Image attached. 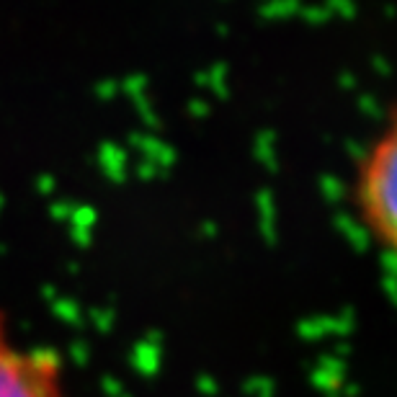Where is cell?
<instances>
[{
  "label": "cell",
  "mask_w": 397,
  "mask_h": 397,
  "mask_svg": "<svg viewBox=\"0 0 397 397\" xmlns=\"http://www.w3.org/2000/svg\"><path fill=\"white\" fill-rule=\"evenodd\" d=\"M0 397H70L60 353L21 341L0 315Z\"/></svg>",
  "instance_id": "obj_1"
},
{
  "label": "cell",
  "mask_w": 397,
  "mask_h": 397,
  "mask_svg": "<svg viewBox=\"0 0 397 397\" xmlns=\"http://www.w3.org/2000/svg\"><path fill=\"white\" fill-rule=\"evenodd\" d=\"M397 144L395 132L387 129L385 140L371 147L369 160L364 162V178L359 186V204L364 212L361 227L369 240L385 245V253H392L397 233Z\"/></svg>",
  "instance_id": "obj_2"
},
{
  "label": "cell",
  "mask_w": 397,
  "mask_h": 397,
  "mask_svg": "<svg viewBox=\"0 0 397 397\" xmlns=\"http://www.w3.org/2000/svg\"><path fill=\"white\" fill-rule=\"evenodd\" d=\"M129 144H132V147H137V150L142 153L144 160L153 162L155 168H160V171L176 162V153H173V147H168V144L162 142V140H158L155 135H132V137H129Z\"/></svg>",
  "instance_id": "obj_3"
},
{
  "label": "cell",
  "mask_w": 397,
  "mask_h": 397,
  "mask_svg": "<svg viewBox=\"0 0 397 397\" xmlns=\"http://www.w3.org/2000/svg\"><path fill=\"white\" fill-rule=\"evenodd\" d=\"M99 162L111 180H121L126 176V153L117 144H101Z\"/></svg>",
  "instance_id": "obj_4"
},
{
  "label": "cell",
  "mask_w": 397,
  "mask_h": 397,
  "mask_svg": "<svg viewBox=\"0 0 397 397\" xmlns=\"http://www.w3.org/2000/svg\"><path fill=\"white\" fill-rule=\"evenodd\" d=\"M253 150H255V158L269 168V171H276V135L273 132H261V135L255 137V144H253Z\"/></svg>",
  "instance_id": "obj_5"
},
{
  "label": "cell",
  "mask_w": 397,
  "mask_h": 397,
  "mask_svg": "<svg viewBox=\"0 0 397 397\" xmlns=\"http://www.w3.org/2000/svg\"><path fill=\"white\" fill-rule=\"evenodd\" d=\"M196 83L209 90H214L219 99H225L227 96V67L225 65H214V67H209V70L198 72Z\"/></svg>",
  "instance_id": "obj_6"
},
{
  "label": "cell",
  "mask_w": 397,
  "mask_h": 397,
  "mask_svg": "<svg viewBox=\"0 0 397 397\" xmlns=\"http://www.w3.org/2000/svg\"><path fill=\"white\" fill-rule=\"evenodd\" d=\"M297 10H302V3H299V0H269L261 8V16L289 18V16H294Z\"/></svg>",
  "instance_id": "obj_7"
},
{
  "label": "cell",
  "mask_w": 397,
  "mask_h": 397,
  "mask_svg": "<svg viewBox=\"0 0 397 397\" xmlns=\"http://www.w3.org/2000/svg\"><path fill=\"white\" fill-rule=\"evenodd\" d=\"M119 90H124L132 101L147 96V78L144 75H129L124 83H119Z\"/></svg>",
  "instance_id": "obj_8"
},
{
  "label": "cell",
  "mask_w": 397,
  "mask_h": 397,
  "mask_svg": "<svg viewBox=\"0 0 397 397\" xmlns=\"http://www.w3.org/2000/svg\"><path fill=\"white\" fill-rule=\"evenodd\" d=\"M325 8H328V13L330 16H341V18H353L356 16V3L353 0H328L325 3Z\"/></svg>",
  "instance_id": "obj_9"
},
{
  "label": "cell",
  "mask_w": 397,
  "mask_h": 397,
  "mask_svg": "<svg viewBox=\"0 0 397 397\" xmlns=\"http://www.w3.org/2000/svg\"><path fill=\"white\" fill-rule=\"evenodd\" d=\"M323 191H325V196L330 198V201H341L343 194H346V186H343V180L333 178V176H325V178H323Z\"/></svg>",
  "instance_id": "obj_10"
},
{
  "label": "cell",
  "mask_w": 397,
  "mask_h": 397,
  "mask_svg": "<svg viewBox=\"0 0 397 397\" xmlns=\"http://www.w3.org/2000/svg\"><path fill=\"white\" fill-rule=\"evenodd\" d=\"M302 16H305L310 24H325V21L330 18V13H328L325 6H310V8H302Z\"/></svg>",
  "instance_id": "obj_11"
},
{
  "label": "cell",
  "mask_w": 397,
  "mask_h": 397,
  "mask_svg": "<svg viewBox=\"0 0 397 397\" xmlns=\"http://www.w3.org/2000/svg\"><path fill=\"white\" fill-rule=\"evenodd\" d=\"M359 106H361V111H364L366 117H379V114H382V106H379V101H374L371 96H361Z\"/></svg>",
  "instance_id": "obj_12"
},
{
  "label": "cell",
  "mask_w": 397,
  "mask_h": 397,
  "mask_svg": "<svg viewBox=\"0 0 397 397\" xmlns=\"http://www.w3.org/2000/svg\"><path fill=\"white\" fill-rule=\"evenodd\" d=\"M348 153H351L353 160H359V162H366L369 160V147L366 144H361V142H348Z\"/></svg>",
  "instance_id": "obj_13"
},
{
  "label": "cell",
  "mask_w": 397,
  "mask_h": 397,
  "mask_svg": "<svg viewBox=\"0 0 397 397\" xmlns=\"http://www.w3.org/2000/svg\"><path fill=\"white\" fill-rule=\"evenodd\" d=\"M96 93H99V99H114L119 93V83L114 81H103L99 83V88H96Z\"/></svg>",
  "instance_id": "obj_14"
},
{
  "label": "cell",
  "mask_w": 397,
  "mask_h": 397,
  "mask_svg": "<svg viewBox=\"0 0 397 397\" xmlns=\"http://www.w3.org/2000/svg\"><path fill=\"white\" fill-rule=\"evenodd\" d=\"M189 114L194 119H204L209 114V103H207V101H201V99H194L189 103Z\"/></svg>",
  "instance_id": "obj_15"
},
{
  "label": "cell",
  "mask_w": 397,
  "mask_h": 397,
  "mask_svg": "<svg viewBox=\"0 0 397 397\" xmlns=\"http://www.w3.org/2000/svg\"><path fill=\"white\" fill-rule=\"evenodd\" d=\"M137 173H140L142 178H153V176H158V173H160V168H155L153 162L142 160V162H140V168H137Z\"/></svg>",
  "instance_id": "obj_16"
},
{
  "label": "cell",
  "mask_w": 397,
  "mask_h": 397,
  "mask_svg": "<svg viewBox=\"0 0 397 397\" xmlns=\"http://www.w3.org/2000/svg\"><path fill=\"white\" fill-rule=\"evenodd\" d=\"M356 83H359V81H356L353 75H348V72H343V75H341V85L346 90H353V88H356Z\"/></svg>",
  "instance_id": "obj_17"
},
{
  "label": "cell",
  "mask_w": 397,
  "mask_h": 397,
  "mask_svg": "<svg viewBox=\"0 0 397 397\" xmlns=\"http://www.w3.org/2000/svg\"><path fill=\"white\" fill-rule=\"evenodd\" d=\"M374 67H379V75H389V65L382 60V57H374Z\"/></svg>",
  "instance_id": "obj_18"
},
{
  "label": "cell",
  "mask_w": 397,
  "mask_h": 397,
  "mask_svg": "<svg viewBox=\"0 0 397 397\" xmlns=\"http://www.w3.org/2000/svg\"><path fill=\"white\" fill-rule=\"evenodd\" d=\"M52 186H54V180L49 178V176H44V178L39 180V189L42 191H52Z\"/></svg>",
  "instance_id": "obj_19"
}]
</instances>
